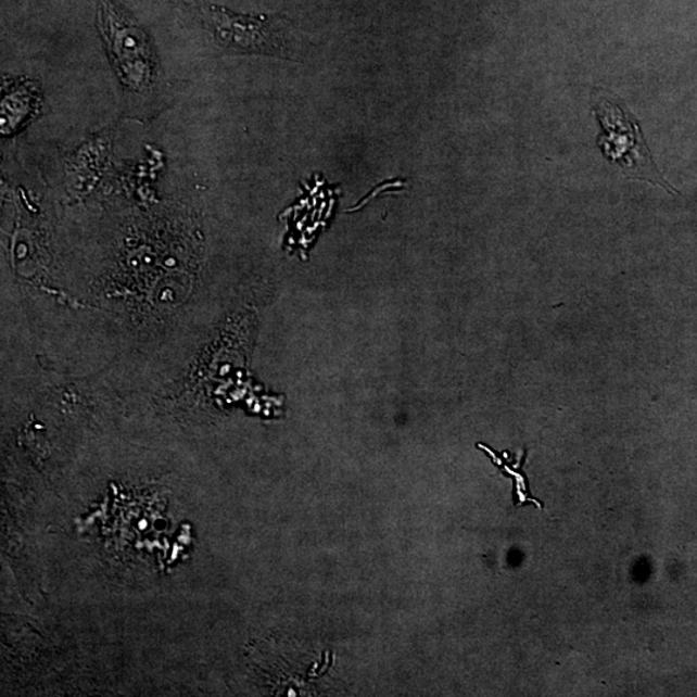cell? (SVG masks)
<instances>
[{"instance_id":"3","label":"cell","mask_w":697,"mask_h":697,"mask_svg":"<svg viewBox=\"0 0 697 697\" xmlns=\"http://www.w3.org/2000/svg\"><path fill=\"white\" fill-rule=\"evenodd\" d=\"M201 10L212 37L224 51L297 59L295 42L286 18L239 15L214 4H203Z\"/></svg>"},{"instance_id":"1","label":"cell","mask_w":697,"mask_h":697,"mask_svg":"<svg viewBox=\"0 0 697 697\" xmlns=\"http://www.w3.org/2000/svg\"><path fill=\"white\" fill-rule=\"evenodd\" d=\"M592 104L603 129L597 145L606 159L618 164L629 179L651 182L675 193L655 166L638 119L611 92L594 90Z\"/></svg>"},{"instance_id":"4","label":"cell","mask_w":697,"mask_h":697,"mask_svg":"<svg viewBox=\"0 0 697 697\" xmlns=\"http://www.w3.org/2000/svg\"><path fill=\"white\" fill-rule=\"evenodd\" d=\"M2 131L5 135L15 132L20 126L36 113L38 107V91L29 84L17 86L3 98Z\"/></svg>"},{"instance_id":"2","label":"cell","mask_w":697,"mask_h":697,"mask_svg":"<svg viewBox=\"0 0 697 697\" xmlns=\"http://www.w3.org/2000/svg\"><path fill=\"white\" fill-rule=\"evenodd\" d=\"M99 22L123 87L135 94L152 92L159 84L160 69L145 31L111 0H102Z\"/></svg>"}]
</instances>
